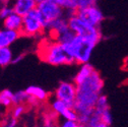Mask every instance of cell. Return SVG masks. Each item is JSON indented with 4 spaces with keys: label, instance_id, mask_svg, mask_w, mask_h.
Returning a JSON list of instances; mask_svg holds the SVG:
<instances>
[{
    "label": "cell",
    "instance_id": "cell-6",
    "mask_svg": "<svg viewBox=\"0 0 128 127\" xmlns=\"http://www.w3.org/2000/svg\"><path fill=\"white\" fill-rule=\"evenodd\" d=\"M37 9L41 12L46 22H51L60 18H64V8H62L52 0H46L38 3Z\"/></svg>",
    "mask_w": 128,
    "mask_h": 127
},
{
    "label": "cell",
    "instance_id": "cell-28",
    "mask_svg": "<svg viewBox=\"0 0 128 127\" xmlns=\"http://www.w3.org/2000/svg\"><path fill=\"white\" fill-rule=\"evenodd\" d=\"M24 59V55H18V56H14L13 60H12V64H16V63L20 62Z\"/></svg>",
    "mask_w": 128,
    "mask_h": 127
},
{
    "label": "cell",
    "instance_id": "cell-7",
    "mask_svg": "<svg viewBox=\"0 0 128 127\" xmlns=\"http://www.w3.org/2000/svg\"><path fill=\"white\" fill-rule=\"evenodd\" d=\"M76 14L82 20H84L86 24H88L94 28H99L101 22L104 20V14L97 5L86 8V9L77 10Z\"/></svg>",
    "mask_w": 128,
    "mask_h": 127
},
{
    "label": "cell",
    "instance_id": "cell-14",
    "mask_svg": "<svg viewBox=\"0 0 128 127\" xmlns=\"http://www.w3.org/2000/svg\"><path fill=\"white\" fill-rule=\"evenodd\" d=\"M94 70H96V69L92 67V64H90V63H86V64L80 65V67H79L78 71L76 72L75 76L73 77V82H74V84H75V86H78V84H82Z\"/></svg>",
    "mask_w": 128,
    "mask_h": 127
},
{
    "label": "cell",
    "instance_id": "cell-8",
    "mask_svg": "<svg viewBox=\"0 0 128 127\" xmlns=\"http://www.w3.org/2000/svg\"><path fill=\"white\" fill-rule=\"evenodd\" d=\"M68 24L69 30L76 36H88L99 30V28H94L90 26L84 20H82L77 14L68 20Z\"/></svg>",
    "mask_w": 128,
    "mask_h": 127
},
{
    "label": "cell",
    "instance_id": "cell-19",
    "mask_svg": "<svg viewBox=\"0 0 128 127\" xmlns=\"http://www.w3.org/2000/svg\"><path fill=\"white\" fill-rule=\"evenodd\" d=\"M109 102H108V98L105 94H101L100 98L97 101V104L94 106V112H97L99 115H101L103 112L109 110Z\"/></svg>",
    "mask_w": 128,
    "mask_h": 127
},
{
    "label": "cell",
    "instance_id": "cell-20",
    "mask_svg": "<svg viewBox=\"0 0 128 127\" xmlns=\"http://www.w3.org/2000/svg\"><path fill=\"white\" fill-rule=\"evenodd\" d=\"M74 37H75V34L72 33V32L69 30L68 32H66V33H64V34H62V35L57 36V38H56L55 40H56L57 43H59V44H61V45L64 46V45L69 44V43L74 39Z\"/></svg>",
    "mask_w": 128,
    "mask_h": 127
},
{
    "label": "cell",
    "instance_id": "cell-29",
    "mask_svg": "<svg viewBox=\"0 0 128 127\" xmlns=\"http://www.w3.org/2000/svg\"><path fill=\"white\" fill-rule=\"evenodd\" d=\"M38 102H39V101H38L37 99H35V98H33V97H30V98H28V104H30V105H36Z\"/></svg>",
    "mask_w": 128,
    "mask_h": 127
},
{
    "label": "cell",
    "instance_id": "cell-21",
    "mask_svg": "<svg viewBox=\"0 0 128 127\" xmlns=\"http://www.w3.org/2000/svg\"><path fill=\"white\" fill-rule=\"evenodd\" d=\"M74 1H75L77 10H82L92 6H96L98 0H74Z\"/></svg>",
    "mask_w": 128,
    "mask_h": 127
},
{
    "label": "cell",
    "instance_id": "cell-15",
    "mask_svg": "<svg viewBox=\"0 0 128 127\" xmlns=\"http://www.w3.org/2000/svg\"><path fill=\"white\" fill-rule=\"evenodd\" d=\"M26 92H28L30 97L37 99L39 102L45 101L48 97V92H46V90H44L43 88L38 86H30L26 88Z\"/></svg>",
    "mask_w": 128,
    "mask_h": 127
},
{
    "label": "cell",
    "instance_id": "cell-11",
    "mask_svg": "<svg viewBox=\"0 0 128 127\" xmlns=\"http://www.w3.org/2000/svg\"><path fill=\"white\" fill-rule=\"evenodd\" d=\"M37 6V0H14V3L12 5L14 12L20 16H24L32 10L36 9Z\"/></svg>",
    "mask_w": 128,
    "mask_h": 127
},
{
    "label": "cell",
    "instance_id": "cell-12",
    "mask_svg": "<svg viewBox=\"0 0 128 127\" xmlns=\"http://www.w3.org/2000/svg\"><path fill=\"white\" fill-rule=\"evenodd\" d=\"M20 37V32H15L7 28H0V49L9 48Z\"/></svg>",
    "mask_w": 128,
    "mask_h": 127
},
{
    "label": "cell",
    "instance_id": "cell-30",
    "mask_svg": "<svg viewBox=\"0 0 128 127\" xmlns=\"http://www.w3.org/2000/svg\"><path fill=\"white\" fill-rule=\"evenodd\" d=\"M94 127H113L112 125H109V124H105L103 122H101L100 124H98L97 126H94Z\"/></svg>",
    "mask_w": 128,
    "mask_h": 127
},
{
    "label": "cell",
    "instance_id": "cell-25",
    "mask_svg": "<svg viewBox=\"0 0 128 127\" xmlns=\"http://www.w3.org/2000/svg\"><path fill=\"white\" fill-rule=\"evenodd\" d=\"M101 122H102V121H101L100 115H99L97 112H94V113H92V115L90 116V121H88V126H90V127H94V126H97L98 124H100Z\"/></svg>",
    "mask_w": 128,
    "mask_h": 127
},
{
    "label": "cell",
    "instance_id": "cell-27",
    "mask_svg": "<svg viewBox=\"0 0 128 127\" xmlns=\"http://www.w3.org/2000/svg\"><path fill=\"white\" fill-rule=\"evenodd\" d=\"M16 126H18V120L14 119L12 116H11V118L8 119V120L5 122V124L3 125V127H16Z\"/></svg>",
    "mask_w": 128,
    "mask_h": 127
},
{
    "label": "cell",
    "instance_id": "cell-1",
    "mask_svg": "<svg viewBox=\"0 0 128 127\" xmlns=\"http://www.w3.org/2000/svg\"><path fill=\"white\" fill-rule=\"evenodd\" d=\"M103 88L104 80L97 70H94L82 84L76 86L77 94L73 108L78 114V124L88 125L97 101L103 94Z\"/></svg>",
    "mask_w": 128,
    "mask_h": 127
},
{
    "label": "cell",
    "instance_id": "cell-13",
    "mask_svg": "<svg viewBox=\"0 0 128 127\" xmlns=\"http://www.w3.org/2000/svg\"><path fill=\"white\" fill-rule=\"evenodd\" d=\"M22 22H24V18L18 15V13L13 12L10 16H8L3 20V28L15 32H20L22 28Z\"/></svg>",
    "mask_w": 128,
    "mask_h": 127
},
{
    "label": "cell",
    "instance_id": "cell-4",
    "mask_svg": "<svg viewBox=\"0 0 128 127\" xmlns=\"http://www.w3.org/2000/svg\"><path fill=\"white\" fill-rule=\"evenodd\" d=\"M22 18H24L22 28L20 32L22 36L33 37L41 34L42 30H44L46 20L37 8L32 10Z\"/></svg>",
    "mask_w": 128,
    "mask_h": 127
},
{
    "label": "cell",
    "instance_id": "cell-17",
    "mask_svg": "<svg viewBox=\"0 0 128 127\" xmlns=\"http://www.w3.org/2000/svg\"><path fill=\"white\" fill-rule=\"evenodd\" d=\"M13 94L10 90L5 88L0 92V103H1L2 107L5 108H9L11 105H13L12 103V98H13Z\"/></svg>",
    "mask_w": 128,
    "mask_h": 127
},
{
    "label": "cell",
    "instance_id": "cell-9",
    "mask_svg": "<svg viewBox=\"0 0 128 127\" xmlns=\"http://www.w3.org/2000/svg\"><path fill=\"white\" fill-rule=\"evenodd\" d=\"M51 108L54 111V113L62 117L64 120L66 121H76L78 119V114L74 110V108L69 107L67 104L64 102L54 99L51 102Z\"/></svg>",
    "mask_w": 128,
    "mask_h": 127
},
{
    "label": "cell",
    "instance_id": "cell-2",
    "mask_svg": "<svg viewBox=\"0 0 128 127\" xmlns=\"http://www.w3.org/2000/svg\"><path fill=\"white\" fill-rule=\"evenodd\" d=\"M101 41L100 30L88 36H76L67 45H64V48L67 53L74 58L77 64H86L90 60L92 54L94 47Z\"/></svg>",
    "mask_w": 128,
    "mask_h": 127
},
{
    "label": "cell",
    "instance_id": "cell-18",
    "mask_svg": "<svg viewBox=\"0 0 128 127\" xmlns=\"http://www.w3.org/2000/svg\"><path fill=\"white\" fill-rule=\"evenodd\" d=\"M28 98H30V96L26 92V90H18L16 92L13 94L12 103H13L14 106L24 105V103H28Z\"/></svg>",
    "mask_w": 128,
    "mask_h": 127
},
{
    "label": "cell",
    "instance_id": "cell-26",
    "mask_svg": "<svg viewBox=\"0 0 128 127\" xmlns=\"http://www.w3.org/2000/svg\"><path fill=\"white\" fill-rule=\"evenodd\" d=\"M60 127H79V124L76 121H66V120H64L61 123Z\"/></svg>",
    "mask_w": 128,
    "mask_h": 127
},
{
    "label": "cell",
    "instance_id": "cell-33",
    "mask_svg": "<svg viewBox=\"0 0 128 127\" xmlns=\"http://www.w3.org/2000/svg\"><path fill=\"white\" fill-rule=\"evenodd\" d=\"M1 108H2V105H1V103H0V111H1Z\"/></svg>",
    "mask_w": 128,
    "mask_h": 127
},
{
    "label": "cell",
    "instance_id": "cell-32",
    "mask_svg": "<svg viewBox=\"0 0 128 127\" xmlns=\"http://www.w3.org/2000/svg\"><path fill=\"white\" fill-rule=\"evenodd\" d=\"M79 127H90V126H88V125H80V124H79Z\"/></svg>",
    "mask_w": 128,
    "mask_h": 127
},
{
    "label": "cell",
    "instance_id": "cell-23",
    "mask_svg": "<svg viewBox=\"0 0 128 127\" xmlns=\"http://www.w3.org/2000/svg\"><path fill=\"white\" fill-rule=\"evenodd\" d=\"M100 117H101V121L103 123H105V124L112 125V123H113V116H112V114H111L110 109L107 110V111H105V112H103L100 115Z\"/></svg>",
    "mask_w": 128,
    "mask_h": 127
},
{
    "label": "cell",
    "instance_id": "cell-10",
    "mask_svg": "<svg viewBox=\"0 0 128 127\" xmlns=\"http://www.w3.org/2000/svg\"><path fill=\"white\" fill-rule=\"evenodd\" d=\"M44 30H50L51 33L55 34V39H56L57 36L62 35L69 30L68 20L65 18H57L51 22H46Z\"/></svg>",
    "mask_w": 128,
    "mask_h": 127
},
{
    "label": "cell",
    "instance_id": "cell-31",
    "mask_svg": "<svg viewBox=\"0 0 128 127\" xmlns=\"http://www.w3.org/2000/svg\"><path fill=\"white\" fill-rule=\"evenodd\" d=\"M0 1H1V2H4V3H6V2H8V1H9V0H0Z\"/></svg>",
    "mask_w": 128,
    "mask_h": 127
},
{
    "label": "cell",
    "instance_id": "cell-3",
    "mask_svg": "<svg viewBox=\"0 0 128 127\" xmlns=\"http://www.w3.org/2000/svg\"><path fill=\"white\" fill-rule=\"evenodd\" d=\"M41 59L53 66L72 65L75 63L74 58L67 53L64 46L57 42L44 47L41 50Z\"/></svg>",
    "mask_w": 128,
    "mask_h": 127
},
{
    "label": "cell",
    "instance_id": "cell-22",
    "mask_svg": "<svg viewBox=\"0 0 128 127\" xmlns=\"http://www.w3.org/2000/svg\"><path fill=\"white\" fill-rule=\"evenodd\" d=\"M13 12H14L13 7L10 6V5H5V6L1 7V8H0V20H4L8 16H10Z\"/></svg>",
    "mask_w": 128,
    "mask_h": 127
},
{
    "label": "cell",
    "instance_id": "cell-24",
    "mask_svg": "<svg viewBox=\"0 0 128 127\" xmlns=\"http://www.w3.org/2000/svg\"><path fill=\"white\" fill-rule=\"evenodd\" d=\"M26 111V107L24 105H18V106H14L13 110H12V117L14 119H18Z\"/></svg>",
    "mask_w": 128,
    "mask_h": 127
},
{
    "label": "cell",
    "instance_id": "cell-5",
    "mask_svg": "<svg viewBox=\"0 0 128 127\" xmlns=\"http://www.w3.org/2000/svg\"><path fill=\"white\" fill-rule=\"evenodd\" d=\"M76 94H77V88L74 82H61L57 86L54 96L55 99L60 100L67 104L69 107H74L75 101H76Z\"/></svg>",
    "mask_w": 128,
    "mask_h": 127
},
{
    "label": "cell",
    "instance_id": "cell-16",
    "mask_svg": "<svg viewBox=\"0 0 128 127\" xmlns=\"http://www.w3.org/2000/svg\"><path fill=\"white\" fill-rule=\"evenodd\" d=\"M13 52L11 48H1L0 49V66L4 67L12 63L13 60Z\"/></svg>",
    "mask_w": 128,
    "mask_h": 127
}]
</instances>
